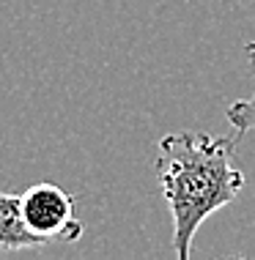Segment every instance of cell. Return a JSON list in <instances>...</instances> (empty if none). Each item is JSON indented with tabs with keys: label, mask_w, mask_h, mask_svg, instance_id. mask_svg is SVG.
<instances>
[{
	"label": "cell",
	"mask_w": 255,
	"mask_h": 260,
	"mask_svg": "<svg viewBox=\"0 0 255 260\" xmlns=\"http://www.w3.org/2000/svg\"><path fill=\"white\" fill-rule=\"evenodd\" d=\"M239 140L242 135L211 137L201 132H173L159 140L157 175L173 219L179 260L192 255L197 228L242 192L244 173L233 165Z\"/></svg>",
	"instance_id": "1"
},
{
	"label": "cell",
	"mask_w": 255,
	"mask_h": 260,
	"mask_svg": "<svg viewBox=\"0 0 255 260\" xmlns=\"http://www.w3.org/2000/svg\"><path fill=\"white\" fill-rule=\"evenodd\" d=\"M19 211L44 244H72L82 236V222L74 216V200L66 189L55 184H36L19 192Z\"/></svg>",
	"instance_id": "2"
},
{
	"label": "cell",
	"mask_w": 255,
	"mask_h": 260,
	"mask_svg": "<svg viewBox=\"0 0 255 260\" xmlns=\"http://www.w3.org/2000/svg\"><path fill=\"white\" fill-rule=\"evenodd\" d=\"M36 247H47V244L33 230H27L22 211H19V194L0 192V249L17 252Z\"/></svg>",
	"instance_id": "3"
},
{
	"label": "cell",
	"mask_w": 255,
	"mask_h": 260,
	"mask_svg": "<svg viewBox=\"0 0 255 260\" xmlns=\"http://www.w3.org/2000/svg\"><path fill=\"white\" fill-rule=\"evenodd\" d=\"M244 55H247V63L252 69V77H255V41H244ZM225 118L228 123L236 129V135H247L250 129H255V90L247 99H239V102H231L228 110H225Z\"/></svg>",
	"instance_id": "4"
}]
</instances>
